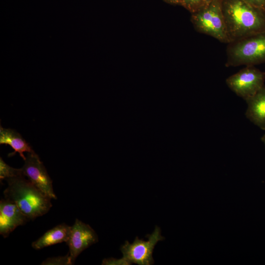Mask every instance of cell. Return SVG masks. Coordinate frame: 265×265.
<instances>
[{
	"instance_id": "1",
	"label": "cell",
	"mask_w": 265,
	"mask_h": 265,
	"mask_svg": "<svg viewBox=\"0 0 265 265\" xmlns=\"http://www.w3.org/2000/svg\"><path fill=\"white\" fill-rule=\"evenodd\" d=\"M221 6L232 42L265 31V10L244 0H222Z\"/></svg>"
},
{
	"instance_id": "2",
	"label": "cell",
	"mask_w": 265,
	"mask_h": 265,
	"mask_svg": "<svg viewBox=\"0 0 265 265\" xmlns=\"http://www.w3.org/2000/svg\"><path fill=\"white\" fill-rule=\"evenodd\" d=\"M6 181L8 186L3 191L4 198L15 203L30 220L45 214L52 208V199L24 175Z\"/></svg>"
},
{
	"instance_id": "3",
	"label": "cell",
	"mask_w": 265,
	"mask_h": 265,
	"mask_svg": "<svg viewBox=\"0 0 265 265\" xmlns=\"http://www.w3.org/2000/svg\"><path fill=\"white\" fill-rule=\"evenodd\" d=\"M227 67L265 62V31L230 43Z\"/></svg>"
},
{
	"instance_id": "4",
	"label": "cell",
	"mask_w": 265,
	"mask_h": 265,
	"mask_svg": "<svg viewBox=\"0 0 265 265\" xmlns=\"http://www.w3.org/2000/svg\"><path fill=\"white\" fill-rule=\"evenodd\" d=\"M222 0H212L203 9L191 13V22L199 32L220 42H232L229 35L222 10Z\"/></svg>"
},
{
	"instance_id": "5",
	"label": "cell",
	"mask_w": 265,
	"mask_h": 265,
	"mask_svg": "<svg viewBox=\"0 0 265 265\" xmlns=\"http://www.w3.org/2000/svg\"><path fill=\"white\" fill-rule=\"evenodd\" d=\"M148 240L144 241L136 237L132 243L126 241L120 250L123 254L121 259H105L102 265H131L132 263L139 265H150L154 264L152 254L155 246L159 241L164 239L160 229L156 226L151 235H146Z\"/></svg>"
},
{
	"instance_id": "6",
	"label": "cell",
	"mask_w": 265,
	"mask_h": 265,
	"mask_svg": "<svg viewBox=\"0 0 265 265\" xmlns=\"http://www.w3.org/2000/svg\"><path fill=\"white\" fill-rule=\"evenodd\" d=\"M265 73L254 66H247L228 77L229 88L245 101L255 95L264 86Z\"/></svg>"
},
{
	"instance_id": "7",
	"label": "cell",
	"mask_w": 265,
	"mask_h": 265,
	"mask_svg": "<svg viewBox=\"0 0 265 265\" xmlns=\"http://www.w3.org/2000/svg\"><path fill=\"white\" fill-rule=\"evenodd\" d=\"M24 161L21 168L24 175L52 199H56L53 181L38 155L34 151L27 153Z\"/></svg>"
},
{
	"instance_id": "8",
	"label": "cell",
	"mask_w": 265,
	"mask_h": 265,
	"mask_svg": "<svg viewBox=\"0 0 265 265\" xmlns=\"http://www.w3.org/2000/svg\"><path fill=\"white\" fill-rule=\"evenodd\" d=\"M98 241L97 235L90 225L76 219L71 226L70 236L66 242L69 247L68 254L75 262L84 250Z\"/></svg>"
},
{
	"instance_id": "9",
	"label": "cell",
	"mask_w": 265,
	"mask_h": 265,
	"mask_svg": "<svg viewBox=\"0 0 265 265\" xmlns=\"http://www.w3.org/2000/svg\"><path fill=\"white\" fill-rule=\"evenodd\" d=\"M30 219L14 203L2 199L0 201V234L7 237L17 227Z\"/></svg>"
},
{
	"instance_id": "10",
	"label": "cell",
	"mask_w": 265,
	"mask_h": 265,
	"mask_svg": "<svg viewBox=\"0 0 265 265\" xmlns=\"http://www.w3.org/2000/svg\"><path fill=\"white\" fill-rule=\"evenodd\" d=\"M246 102L247 118L261 129L265 130V86Z\"/></svg>"
},
{
	"instance_id": "11",
	"label": "cell",
	"mask_w": 265,
	"mask_h": 265,
	"mask_svg": "<svg viewBox=\"0 0 265 265\" xmlns=\"http://www.w3.org/2000/svg\"><path fill=\"white\" fill-rule=\"evenodd\" d=\"M71 226L65 223L59 224L47 231L39 238L32 243V247L41 249L57 243L66 242L69 238Z\"/></svg>"
},
{
	"instance_id": "12",
	"label": "cell",
	"mask_w": 265,
	"mask_h": 265,
	"mask_svg": "<svg viewBox=\"0 0 265 265\" xmlns=\"http://www.w3.org/2000/svg\"><path fill=\"white\" fill-rule=\"evenodd\" d=\"M0 144L9 145L14 150L13 152L9 154L8 157L18 153L24 160L26 157L24 153L34 151L19 133L11 129L4 128L1 126H0Z\"/></svg>"
},
{
	"instance_id": "13",
	"label": "cell",
	"mask_w": 265,
	"mask_h": 265,
	"mask_svg": "<svg viewBox=\"0 0 265 265\" xmlns=\"http://www.w3.org/2000/svg\"><path fill=\"white\" fill-rule=\"evenodd\" d=\"M21 175H24L21 168H14L10 166L4 161L1 157L0 158V179L1 181Z\"/></svg>"
},
{
	"instance_id": "14",
	"label": "cell",
	"mask_w": 265,
	"mask_h": 265,
	"mask_svg": "<svg viewBox=\"0 0 265 265\" xmlns=\"http://www.w3.org/2000/svg\"><path fill=\"white\" fill-rule=\"evenodd\" d=\"M209 3L208 0H181L180 5L193 13L205 7Z\"/></svg>"
},
{
	"instance_id": "15",
	"label": "cell",
	"mask_w": 265,
	"mask_h": 265,
	"mask_svg": "<svg viewBox=\"0 0 265 265\" xmlns=\"http://www.w3.org/2000/svg\"><path fill=\"white\" fill-rule=\"evenodd\" d=\"M69 254L64 256H58L45 260L41 265H71L74 264Z\"/></svg>"
},
{
	"instance_id": "16",
	"label": "cell",
	"mask_w": 265,
	"mask_h": 265,
	"mask_svg": "<svg viewBox=\"0 0 265 265\" xmlns=\"http://www.w3.org/2000/svg\"><path fill=\"white\" fill-rule=\"evenodd\" d=\"M251 5L265 10V0H244Z\"/></svg>"
},
{
	"instance_id": "17",
	"label": "cell",
	"mask_w": 265,
	"mask_h": 265,
	"mask_svg": "<svg viewBox=\"0 0 265 265\" xmlns=\"http://www.w3.org/2000/svg\"><path fill=\"white\" fill-rule=\"evenodd\" d=\"M164 2L170 4L180 5L181 0H163Z\"/></svg>"
},
{
	"instance_id": "18",
	"label": "cell",
	"mask_w": 265,
	"mask_h": 265,
	"mask_svg": "<svg viewBox=\"0 0 265 265\" xmlns=\"http://www.w3.org/2000/svg\"><path fill=\"white\" fill-rule=\"evenodd\" d=\"M262 141L264 143L265 145V134L262 137Z\"/></svg>"
},
{
	"instance_id": "19",
	"label": "cell",
	"mask_w": 265,
	"mask_h": 265,
	"mask_svg": "<svg viewBox=\"0 0 265 265\" xmlns=\"http://www.w3.org/2000/svg\"><path fill=\"white\" fill-rule=\"evenodd\" d=\"M212 0H208V1L210 3L211 1H212Z\"/></svg>"
}]
</instances>
